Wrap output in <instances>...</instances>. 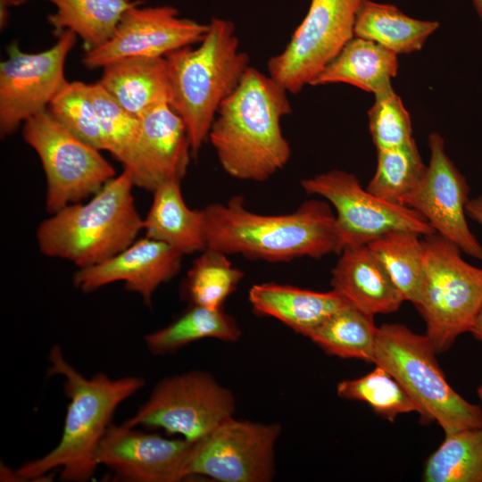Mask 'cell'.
<instances>
[{
  "instance_id": "cell-1",
  "label": "cell",
  "mask_w": 482,
  "mask_h": 482,
  "mask_svg": "<svg viewBox=\"0 0 482 482\" xmlns=\"http://www.w3.org/2000/svg\"><path fill=\"white\" fill-rule=\"evenodd\" d=\"M291 111L287 92L250 66L221 103L209 131L223 170L237 179L260 182L284 168L292 152L281 119Z\"/></svg>"
},
{
  "instance_id": "cell-2",
  "label": "cell",
  "mask_w": 482,
  "mask_h": 482,
  "mask_svg": "<svg viewBox=\"0 0 482 482\" xmlns=\"http://www.w3.org/2000/svg\"><path fill=\"white\" fill-rule=\"evenodd\" d=\"M203 211L206 248L228 255L278 262L339 254L344 248L336 215L322 200H308L295 212L280 215L251 212L240 196Z\"/></svg>"
},
{
  "instance_id": "cell-3",
  "label": "cell",
  "mask_w": 482,
  "mask_h": 482,
  "mask_svg": "<svg viewBox=\"0 0 482 482\" xmlns=\"http://www.w3.org/2000/svg\"><path fill=\"white\" fill-rule=\"evenodd\" d=\"M48 375L63 377L70 399L61 440L46 455L27 461L15 472L18 479H36L61 468L62 481H87L98 463L96 453L118 406L145 386L139 377L111 378L103 372L86 378L64 358L58 345L52 347Z\"/></svg>"
},
{
  "instance_id": "cell-4",
  "label": "cell",
  "mask_w": 482,
  "mask_h": 482,
  "mask_svg": "<svg viewBox=\"0 0 482 482\" xmlns=\"http://www.w3.org/2000/svg\"><path fill=\"white\" fill-rule=\"evenodd\" d=\"M197 47L186 46L165 56L171 88V107L183 120L192 155L208 141L221 103L239 85L250 67L240 50L235 24L214 17Z\"/></svg>"
},
{
  "instance_id": "cell-5",
  "label": "cell",
  "mask_w": 482,
  "mask_h": 482,
  "mask_svg": "<svg viewBox=\"0 0 482 482\" xmlns=\"http://www.w3.org/2000/svg\"><path fill=\"white\" fill-rule=\"evenodd\" d=\"M129 170L108 181L87 204H69L40 223L39 250L79 269L99 264L135 242L144 228L134 202Z\"/></svg>"
},
{
  "instance_id": "cell-6",
  "label": "cell",
  "mask_w": 482,
  "mask_h": 482,
  "mask_svg": "<svg viewBox=\"0 0 482 482\" xmlns=\"http://www.w3.org/2000/svg\"><path fill=\"white\" fill-rule=\"evenodd\" d=\"M427 336L397 323L378 328L371 362L386 370L404 388L428 421L445 436L482 428V410L462 398L447 383Z\"/></svg>"
},
{
  "instance_id": "cell-7",
  "label": "cell",
  "mask_w": 482,
  "mask_h": 482,
  "mask_svg": "<svg viewBox=\"0 0 482 482\" xmlns=\"http://www.w3.org/2000/svg\"><path fill=\"white\" fill-rule=\"evenodd\" d=\"M423 237L425 284L415 306L426 336L441 353L470 331L482 305V269L464 261L460 248L436 232Z\"/></svg>"
},
{
  "instance_id": "cell-8",
  "label": "cell",
  "mask_w": 482,
  "mask_h": 482,
  "mask_svg": "<svg viewBox=\"0 0 482 482\" xmlns=\"http://www.w3.org/2000/svg\"><path fill=\"white\" fill-rule=\"evenodd\" d=\"M22 137L42 162L49 213L94 195L115 177L100 150L72 134L48 110L23 123Z\"/></svg>"
},
{
  "instance_id": "cell-9",
  "label": "cell",
  "mask_w": 482,
  "mask_h": 482,
  "mask_svg": "<svg viewBox=\"0 0 482 482\" xmlns=\"http://www.w3.org/2000/svg\"><path fill=\"white\" fill-rule=\"evenodd\" d=\"M235 408L233 394L211 374L187 371L159 381L148 400L123 424L161 428L195 442L232 418Z\"/></svg>"
},
{
  "instance_id": "cell-10",
  "label": "cell",
  "mask_w": 482,
  "mask_h": 482,
  "mask_svg": "<svg viewBox=\"0 0 482 482\" xmlns=\"http://www.w3.org/2000/svg\"><path fill=\"white\" fill-rule=\"evenodd\" d=\"M362 0H311L306 15L285 49L267 63L268 74L287 93L311 86L319 73L354 37Z\"/></svg>"
},
{
  "instance_id": "cell-11",
  "label": "cell",
  "mask_w": 482,
  "mask_h": 482,
  "mask_svg": "<svg viewBox=\"0 0 482 482\" xmlns=\"http://www.w3.org/2000/svg\"><path fill=\"white\" fill-rule=\"evenodd\" d=\"M301 186L307 194L319 195L334 207L343 247L367 245L392 230L421 236L436 232L419 212L374 195L363 189L353 173L331 170L303 179Z\"/></svg>"
},
{
  "instance_id": "cell-12",
  "label": "cell",
  "mask_w": 482,
  "mask_h": 482,
  "mask_svg": "<svg viewBox=\"0 0 482 482\" xmlns=\"http://www.w3.org/2000/svg\"><path fill=\"white\" fill-rule=\"evenodd\" d=\"M50 48L26 53L17 44L7 48L8 57L0 63V133L12 134L30 117L46 110L68 82L66 58L77 35L64 30Z\"/></svg>"
},
{
  "instance_id": "cell-13",
  "label": "cell",
  "mask_w": 482,
  "mask_h": 482,
  "mask_svg": "<svg viewBox=\"0 0 482 482\" xmlns=\"http://www.w3.org/2000/svg\"><path fill=\"white\" fill-rule=\"evenodd\" d=\"M280 427L234 417L194 442L188 477L221 482H268L274 475L275 445Z\"/></svg>"
},
{
  "instance_id": "cell-14",
  "label": "cell",
  "mask_w": 482,
  "mask_h": 482,
  "mask_svg": "<svg viewBox=\"0 0 482 482\" xmlns=\"http://www.w3.org/2000/svg\"><path fill=\"white\" fill-rule=\"evenodd\" d=\"M208 27V23L180 17L171 5L142 7L138 4L124 12L110 40L86 51L82 63L94 70L126 58L165 57L198 44Z\"/></svg>"
},
{
  "instance_id": "cell-15",
  "label": "cell",
  "mask_w": 482,
  "mask_h": 482,
  "mask_svg": "<svg viewBox=\"0 0 482 482\" xmlns=\"http://www.w3.org/2000/svg\"><path fill=\"white\" fill-rule=\"evenodd\" d=\"M430 160L415 188L402 204L419 212L444 238L467 255L482 261V245L466 220L470 187L446 154L445 140L436 132L428 137Z\"/></svg>"
},
{
  "instance_id": "cell-16",
  "label": "cell",
  "mask_w": 482,
  "mask_h": 482,
  "mask_svg": "<svg viewBox=\"0 0 482 482\" xmlns=\"http://www.w3.org/2000/svg\"><path fill=\"white\" fill-rule=\"evenodd\" d=\"M194 442L169 439L145 433L123 423L111 424L96 453L118 480L129 482H178L188 478Z\"/></svg>"
},
{
  "instance_id": "cell-17",
  "label": "cell",
  "mask_w": 482,
  "mask_h": 482,
  "mask_svg": "<svg viewBox=\"0 0 482 482\" xmlns=\"http://www.w3.org/2000/svg\"><path fill=\"white\" fill-rule=\"evenodd\" d=\"M183 255L168 244L145 237L99 264L79 269L73 284L90 293L123 281L129 291L139 294L149 305L156 288L179 271Z\"/></svg>"
},
{
  "instance_id": "cell-18",
  "label": "cell",
  "mask_w": 482,
  "mask_h": 482,
  "mask_svg": "<svg viewBox=\"0 0 482 482\" xmlns=\"http://www.w3.org/2000/svg\"><path fill=\"white\" fill-rule=\"evenodd\" d=\"M331 270V286L352 305L374 316L397 311L404 298L367 245H347Z\"/></svg>"
},
{
  "instance_id": "cell-19",
  "label": "cell",
  "mask_w": 482,
  "mask_h": 482,
  "mask_svg": "<svg viewBox=\"0 0 482 482\" xmlns=\"http://www.w3.org/2000/svg\"><path fill=\"white\" fill-rule=\"evenodd\" d=\"M248 299L256 313L273 317L304 337L350 303L333 289L315 292L276 283L253 285Z\"/></svg>"
},
{
  "instance_id": "cell-20",
  "label": "cell",
  "mask_w": 482,
  "mask_h": 482,
  "mask_svg": "<svg viewBox=\"0 0 482 482\" xmlns=\"http://www.w3.org/2000/svg\"><path fill=\"white\" fill-rule=\"evenodd\" d=\"M138 117L145 157L156 188L168 181H180L192 156L183 120L169 104L154 106Z\"/></svg>"
},
{
  "instance_id": "cell-21",
  "label": "cell",
  "mask_w": 482,
  "mask_h": 482,
  "mask_svg": "<svg viewBox=\"0 0 482 482\" xmlns=\"http://www.w3.org/2000/svg\"><path fill=\"white\" fill-rule=\"evenodd\" d=\"M98 81L128 112L145 111L171 104V88L165 57H131L111 62Z\"/></svg>"
},
{
  "instance_id": "cell-22",
  "label": "cell",
  "mask_w": 482,
  "mask_h": 482,
  "mask_svg": "<svg viewBox=\"0 0 482 482\" xmlns=\"http://www.w3.org/2000/svg\"><path fill=\"white\" fill-rule=\"evenodd\" d=\"M88 88L99 119L103 150L130 171L136 187L154 192L156 187L145 157L139 117L125 110L98 81L88 84Z\"/></svg>"
},
{
  "instance_id": "cell-23",
  "label": "cell",
  "mask_w": 482,
  "mask_h": 482,
  "mask_svg": "<svg viewBox=\"0 0 482 482\" xmlns=\"http://www.w3.org/2000/svg\"><path fill=\"white\" fill-rule=\"evenodd\" d=\"M398 55L384 46L361 37H353L319 73L311 86L345 83L375 96L393 90Z\"/></svg>"
},
{
  "instance_id": "cell-24",
  "label": "cell",
  "mask_w": 482,
  "mask_h": 482,
  "mask_svg": "<svg viewBox=\"0 0 482 482\" xmlns=\"http://www.w3.org/2000/svg\"><path fill=\"white\" fill-rule=\"evenodd\" d=\"M144 228L147 237L168 244L183 254L206 248L204 211L187 207L180 181H168L154 192Z\"/></svg>"
},
{
  "instance_id": "cell-25",
  "label": "cell",
  "mask_w": 482,
  "mask_h": 482,
  "mask_svg": "<svg viewBox=\"0 0 482 482\" xmlns=\"http://www.w3.org/2000/svg\"><path fill=\"white\" fill-rule=\"evenodd\" d=\"M439 22L412 18L397 6L362 0L354 22V37L373 41L398 54L421 50Z\"/></svg>"
},
{
  "instance_id": "cell-26",
  "label": "cell",
  "mask_w": 482,
  "mask_h": 482,
  "mask_svg": "<svg viewBox=\"0 0 482 482\" xmlns=\"http://www.w3.org/2000/svg\"><path fill=\"white\" fill-rule=\"evenodd\" d=\"M55 7L47 16L54 35L71 30L86 51L97 48L113 36L124 12L138 0H46Z\"/></svg>"
},
{
  "instance_id": "cell-27",
  "label": "cell",
  "mask_w": 482,
  "mask_h": 482,
  "mask_svg": "<svg viewBox=\"0 0 482 482\" xmlns=\"http://www.w3.org/2000/svg\"><path fill=\"white\" fill-rule=\"evenodd\" d=\"M240 337L241 330L237 321L223 308L211 309L191 304L170 324L145 335L144 341L153 355H165L200 339L235 342Z\"/></svg>"
},
{
  "instance_id": "cell-28",
  "label": "cell",
  "mask_w": 482,
  "mask_h": 482,
  "mask_svg": "<svg viewBox=\"0 0 482 482\" xmlns=\"http://www.w3.org/2000/svg\"><path fill=\"white\" fill-rule=\"evenodd\" d=\"M419 233L392 230L367 245L380 261L404 301L416 305L425 284L423 241Z\"/></svg>"
},
{
  "instance_id": "cell-29",
  "label": "cell",
  "mask_w": 482,
  "mask_h": 482,
  "mask_svg": "<svg viewBox=\"0 0 482 482\" xmlns=\"http://www.w3.org/2000/svg\"><path fill=\"white\" fill-rule=\"evenodd\" d=\"M373 317L348 303L307 337L330 355L371 362L378 330Z\"/></svg>"
},
{
  "instance_id": "cell-30",
  "label": "cell",
  "mask_w": 482,
  "mask_h": 482,
  "mask_svg": "<svg viewBox=\"0 0 482 482\" xmlns=\"http://www.w3.org/2000/svg\"><path fill=\"white\" fill-rule=\"evenodd\" d=\"M426 482H482V428L445 436L429 456Z\"/></svg>"
},
{
  "instance_id": "cell-31",
  "label": "cell",
  "mask_w": 482,
  "mask_h": 482,
  "mask_svg": "<svg viewBox=\"0 0 482 482\" xmlns=\"http://www.w3.org/2000/svg\"><path fill=\"white\" fill-rule=\"evenodd\" d=\"M426 169L414 139L401 146L377 150L376 170L366 189L383 200L402 204Z\"/></svg>"
},
{
  "instance_id": "cell-32",
  "label": "cell",
  "mask_w": 482,
  "mask_h": 482,
  "mask_svg": "<svg viewBox=\"0 0 482 482\" xmlns=\"http://www.w3.org/2000/svg\"><path fill=\"white\" fill-rule=\"evenodd\" d=\"M244 277L228 254L206 248L187 272L185 291L191 304L211 309L222 308Z\"/></svg>"
},
{
  "instance_id": "cell-33",
  "label": "cell",
  "mask_w": 482,
  "mask_h": 482,
  "mask_svg": "<svg viewBox=\"0 0 482 482\" xmlns=\"http://www.w3.org/2000/svg\"><path fill=\"white\" fill-rule=\"evenodd\" d=\"M337 393L341 398L368 403L377 414L391 422L399 414L418 412L401 384L379 365L359 378L341 381Z\"/></svg>"
},
{
  "instance_id": "cell-34",
  "label": "cell",
  "mask_w": 482,
  "mask_h": 482,
  "mask_svg": "<svg viewBox=\"0 0 482 482\" xmlns=\"http://www.w3.org/2000/svg\"><path fill=\"white\" fill-rule=\"evenodd\" d=\"M47 110L76 137L95 148L103 150L99 119L89 93L88 84L68 81L53 98Z\"/></svg>"
},
{
  "instance_id": "cell-35",
  "label": "cell",
  "mask_w": 482,
  "mask_h": 482,
  "mask_svg": "<svg viewBox=\"0 0 482 482\" xmlns=\"http://www.w3.org/2000/svg\"><path fill=\"white\" fill-rule=\"evenodd\" d=\"M368 116L377 150L401 146L414 139L410 114L394 89L375 96Z\"/></svg>"
},
{
  "instance_id": "cell-36",
  "label": "cell",
  "mask_w": 482,
  "mask_h": 482,
  "mask_svg": "<svg viewBox=\"0 0 482 482\" xmlns=\"http://www.w3.org/2000/svg\"><path fill=\"white\" fill-rule=\"evenodd\" d=\"M466 214L482 226V194L469 200L466 205Z\"/></svg>"
},
{
  "instance_id": "cell-37",
  "label": "cell",
  "mask_w": 482,
  "mask_h": 482,
  "mask_svg": "<svg viewBox=\"0 0 482 482\" xmlns=\"http://www.w3.org/2000/svg\"><path fill=\"white\" fill-rule=\"evenodd\" d=\"M475 338L482 343V305L475 318L470 331Z\"/></svg>"
},
{
  "instance_id": "cell-38",
  "label": "cell",
  "mask_w": 482,
  "mask_h": 482,
  "mask_svg": "<svg viewBox=\"0 0 482 482\" xmlns=\"http://www.w3.org/2000/svg\"><path fill=\"white\" fill-rule=\"evenodd\" d=\"M29 0H0V6L12 7L20 6L26 4Z\"/></svg>"
},
{
  "instance_id": "cell-39",
  "label": "cell",
  "mask_w": 482,
  "mask_h": 482,
  "mask_svg": "<svg viewBox=\"0 0 482 482\" xmlns=\"http://www.w3.org/2000/svg\"><path fill=\"white\" fill-rule=\"evenodd\" d=\"M8 8L4 6H0V25L1 28L4 27L8 21Z\"/></svg>"
},
{
  "instance_id": "cell-40",
  "label": "cell",
  "mask_w": 482,
  "mask_h": 482,
  "mask_svg": "<svg viewBox=\"0 0 482 482\" xmlns=\"http://www.w3.org/2000/svg\"><path fill=\"white\" fill-rule=\"evenodd\" d=\"M477 14L482 21V0H471Z\"/></svg>"
},
{
  "instance_id": "cell-41",
  "label": "cell",
  "mask_w": 482,
  "mask_h": 482,
  "mask_svg": "<svg viewBox=\"0 0 482 482\" xmlns=\"http://www.w3.org/2000/svg\"><path fill=\"white\" fill-rule=\"evenodd\" d=\"M478 395L479 396L480 402H481V410H482V383L480 384L478 389Z\"/></svg>"
}]
</instances>
